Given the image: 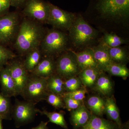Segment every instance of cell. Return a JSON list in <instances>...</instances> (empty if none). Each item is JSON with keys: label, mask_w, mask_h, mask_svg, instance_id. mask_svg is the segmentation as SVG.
<instances>
[{"label": "cell", "mask_w": 129, "mask_h": 129, "mask_svg": "<svg viewBox=\"0 0 129 129\" xmlns=\"http://www.w3.org/2000/svg\"><path fill=\"white\" fill-rule=\"evenodd\" d=\"M44 28L37 21L24 19L20 23L16 36L14 46L19 52L26 54L39 47L46 34Z\"/></svg>", "instance_id": "6da1fadb"}, {"label": "cell", "mask_w": 129, "mask_h": 129, "mask_svg": "<svg viewBox=\"0 0 129 129\" xmlns=\"http://www.w3.org/2000/svg\"><path fill=\"white\" fill-rule=\"evenodd\" d=\"M68 40V37L64 32L57 29H51L46 33L40 48L45 56H58L66 50Z\"/></svg>", "instance_id": "7a4b0ae2"}, {"label": "cell", "mask_w": 129, "mask_h": 129, "mask_svg": "<svg viewBox=\"0 0 129 129\" xmlns=\"http://www.w3.org/2000/svg\"><path fill=\"white\" fill-rule=\"evenodd\" d=\"M69 30V37L77 47L87 45L94 40L97 35L96 30L81 16L76 18Z\"/></svg>", "instance_id": "3957f363"}, {"label": "cell", "mask_w": 129, "mask_h": 129, "mask_svg": "<svg viewBox=\"0 0 129 129\" xmlns=\"http://www.w3.org/2000/svg\"><path fill=\"white\" fill-rule=\"evenodd\" d=\"M46 79L30 75L21 95L35 104L46 99L49 93Z\"/></svg>", "instance_id": "277c9868"}, {"label": "cell", "mask_w": 129, "mask_h": 129, "mask_svg": "<svg viewBox=\"0 0 129 129\" xmlns=\"http://www.w3.org/2000/svg\"><path fill=\"white\" fill-rule=\"evenodd\" d=\"M97 9L106 17L125 19L129 17V0H99Z\"/></svg>", "instance_id": "5b68a950"}, {"label": "cell", "mask_w": 129, "mask_h": 129, "mask_svg": "<svg viewBox=\"0 0 129 129\" xmlns=\"http://www.w3.org/2000/svg\"><path fill=\"white\" fill-rule=\"evenodd\" d=\"M39 109L36 108L35 104L31 102L16 100L12 108L11 117L17 128L32 122Z\"/></svg>", "instance_id": "8992f818"}, {"label": "cell", "mask_w": 129, "mask_h": 129, "mask_svg": "<svg viewBox=\"0 0 129 129\" xmlns=\"http://www.w3.org/2000/svg\"><path fill=\"white\" fill-rule=\"evenodd\" d=\"M20 23L18 13H8L0 16V43L7 44L16 37Z\"/></svg>", "instance_id": "52a82bcc"}, {"label": "cell", "mask_w": 129, "mask_h": 129, "mask_svg": "<svg viewBox=\"0 0 129 129\" xmlns=\"http://www.w3.org/2000/svg\"><path fill=\"white\" fill-rule=\"evenodd\" d=\"M56 74L64 80L78 76L81 70L73 52H64L56 60Z\"/></svg>", "instance_id": "ba28073f"}, {"label": "cell", "mask_w": 129, "mask_h": 129, "mask_svg": "<svg viewBox=\"0 0 129 129\" xmlns=\"http://www.w3.org/2000/svg\"><path fill=\"white\" fill-rule=\"evenodd\" d=\"M76 18L73 13L64 11L50 3L49 15L47 23L55 28L69 30Z\"/></svg>", "instance_id": "9c48e42d"}, {"label": "cell", "mask_w": 129, "mask_h": 129, "mask_svg": "<svg viewBox=\"0 0 129 129\" xmlns=\"http://www.w3.org/2000/svg\"><path fill=\"white\" fill-rule=\"evenodd\" d=\"M23 12L30 19L41 23H47L50 3L42 0H27Z\"/></svg>", "instance_id": "30bf717a"}, {"label": "cell", "mask_w": 129, "mask_h": 129, "mask_svg": "<svg viewBox=\"0 0 129 129\" xmlns=\"http://www.w3.org/2000/svg\"><path fill=\"white\" fill-rule=\"evenodd\" d=\"M7 65L16 84L17 95H21L29 78V73L23 62L17 60L12 61Z\"/></svg>", "instance_id": "8fae6325"}, {"label": "cell", "mask_w": 129, "mask_h": 129, "mask_svg": "<svg viewBox=\"0 0 129 129\" xmlns=\"http://www.w3.org/2000/svg\"><path fill=\"white\" fill-rule=\"evenodd\" d=\"M56 73V60L54 57L44 56L31 74L46 79Z\"/></svg>", "instance_id": "7c38bea8"}, {"label": "cell", "mask_w": 129, "mask_h": 129, "mask_svg": "<svg viewBox=\"0 0 129 129\" xmlns=\"http://www.w3.org/2000/svg\"><path fill=\"white\" fill-rule=\"evenodd\" d=\"M0 84L1 93L5 96L11 98L17 96L16 84L7 66L0 69Z\"/></svg>", "instance_id": "4fadbf2b"}, {"label": "cell", "mask_w": 129, "mask_h": 129, "mask_svg": "<svg viewBox=\"0 0 129 129\" xmlns=\"http://www.w3.org/2000/svg\"><path fill=\"white\" fill-rule=\"evenodd\" d=\"M92 114L84 103L75 110L71 111L70 120L73 129H80L85 125Z\"/></svg>", "instance_id": "5bb4252c"}, {"label": "cell", "mask_w": 129, "mask_h": 129, "mask_svg": "<svg viewBox=\"0 0 129 129\" xmlns=\"http://www.w3.org/2000/svg\"><path fill=\"white\" fill-rule=\"evenodd\" d=\"M92 88L99 94L107 97L113 95L114 85L110 76L102 71Z\"/></svg>", "instance_id": "9a60e30c"}, {"label": "cell", "mask_w": 129, "mask_h": 129, "mask_svg": "<svg viewBox=\"0 0 129 129\" xmlns=\"http://www.w3.org/2000/svg\"><path fill=\"white\" fill-rule=\"evenodd\" d=\"M92 50L94 58L99 70L104 71L106 67L113 63L109 54L108 47L105 44L95 47Z\"/></svg>", "instance_id": "2e32d148"}, {"label": "cell", "mask_w": 129, "mask_h": 129, "mask_svg": "<svg viewBox=\"0 0 129 129\" xmlns=\"http://www.w3.org/2000/svg\"><path fill=\"white\" fill-rule=\"evenodd\" d=\"M104 114L107 115L108 119L115 123L120 128L123 123L120 117V112L118 108L114 96L106 97Z\"/></svg>", "instance_id": "e0dca14e"}, {"label": "cell", "mask_w": 129, "mask_h": 129, "mask_svg": "<svg viewBox=\"0 0 129 129\" xmlns=\"http://www.w3.org/2000/svg\"><path fill=\"white\" fill-rule=\"evenodd\" d=\"M74 53L81 71L89 68L98 69L94 58L92 48H88L77 53L74 52Z\"/></svg>", "instance_id": "ac0fdd59"}, {"label": "cell", "mask_w": 129, "mask_h": 129, "mask_svg": "<svg viewBox=\"0 0 129 129\" xmlns=\"http://www.w3.org/2000/svg\"><path fill=\"white\" fill-rule=\"evenodd\" d=\"M113 121L92 114L88 123L80 129H119Z\"/></svg>", "instance_id": "d6986e66"}, {"label": "cell", "mask_w": 129, "mask_h": 129, "mask_svg": "<svg viewBox=\"0 0 129 129\" xmlns=\"http://www.w3.org/2000/svg\"><path fill=\"white\" fill-rule=\"evenodd\" d=\"M106 100L98 95H92L86 101V107L92 114L102 117L104 114Z\"/></svg>", "instance_id": "ffe728a7"}, {"label": "cell", "mask_w": 129, "mask_h": 129, "mask_svg": "<svg viewBox=\"0 0 129 129\" xmlns=\"http://www.w3.org/2000/svg\"><path fill=\"white\" fill-rule=\"evenodd\" d=\"M48 92L63 96L65 92L64 80L57 74L46 79Z\"/></svg>", "instance_id": "44dd1931"}, {"label": "cell", "mask_w": 129, "mask_h": 129, "mask_svg": "<svg viewBox=\"0 0 129 129\" xmlns=\"http://www.w3.org/2000/svg\"><path fill=\"white\" fill-rule=\"evenodd\" d=\"M101 70L95 68H89L83 69L78 75L85 88H92L98 78Z\"/></svg>", "instance_id": "7402d4cb"}, {"label": "cell", "mask_w": 129, "mask_h": 129, "mask_svg": "<svg viewBox=\"0 0 129 129\" xmlns=\"http://www.w3.org/2000/svg\"><path fill=\"white\" fill-rule=\"evenodd\" d=\"M25 59L23 63L29 73L31 74L42 58L40 47L35 48L25 54Z\"/></svg>", "instance_id": "603a6c76"}, {"label": "cell", "mask_w": 129, "mask_h": 129, "mask_svg": "<svg viewBox=\"0 0 129 129\" xmlns=\"http://www.w3.org/2000/svg\"><path fill=\"white\" fill-rule=\"evenodd\" d=\"M107 47L109 54L113 63L126 65L129 60V54L126 49L120 46Z\"/></svg>", "instance_id": "cb8c5ba5"}, {"label": "cell", "mask_w": 129, "mask_h": 129, "mask_svg": "<svg viewBox=\"0 0 129 129\" xmlns=\"http://www.w3.org/2000/svg\"><path fill=\"white\" fill-rule=\"evenodd\" d=\"M103 72L112 76H119L125 79L129 76L128 69L126 65L112 63L106 67Z\"/></svg>", "instance_id": "d4e9b609"}, {"label": "cell", "mask_w": 129, "mask_h": 129, "mask_svg": "<svg viewBox=\"0 0 129 129\" xmlns=\"http://www.w3.org/2000/svg\"><path fill=\"white\" fill-rule=\"evenodd\" d=\"M39 113L42 115H46L49 119V121L61 126L64 129H69L68 125L64 118V114L62 112H49L46 110L41 111Z\"/></svg>", "instance_id": "484cf974"}, {"label": "cell", "mask_w": 129, "mask_h": 129, "mask_svg": "<svg viewBox=\"0 0 129 129\" xmlns=\"http://www.w3.org/2000/svg\"><path fill=\"white\" fill-rule=\"evenodd\" d=\"M12 108L10 98L0 92V117L2 119H11Z\"/></svg>", "instance_id": "4316f807"}, {"label": "cell", "mask_w": 129, "mask_h": 129, "mask_svg": "<svg viewBox=\"0 0 129 129\" xmlns=\"http://www.w3.org/2000/svg\"><path fill=\"white\" fill-rule=\"evenodd\" d=\"M104 44L110 47L119 46L127 42L126 40L113 34L105 33L103 37Z\"/></svg>", "instance_id": "83f0119b"}, {"label": "cell", "mask_w": 129, "mask_h": 129, "mask_svg": "<svg viewBox=\"0 0 129 129\" xmlns=\"http://www.w3.org/2000/svg\"><path fill=\"white\" fill-rule=\"evenodd\" d=\"M83 86L82 81L78 76L64 80V88L66 92L74 91Z\"/></svg>", "instance_id": "f1b7e54d"}, {"label": "cell", "mask_w": 129, "mask_h": 129, "mask_svg": "<svg viewBox=\"0 0 129 129\" xmlns=\"http://www.w3.org/2000/svg\"><path fill=\"white\" fill-rule=\"evenodd\" d=\"M16 57L14 52L0 44V69L7 65L10 60H14Z\"/></svg>", "instance_id": "f546056e"}, {"label": "cell", "mask_w": 129, "mask_h": 129, "mask_svg": "<svg viewBox=\"0 0 129 129\" xmlns=\"http://www.w3.org/2000/svg\"><path fill=\"white\" fill-rule=\"evenodd\" d=\"M46 101L56 109L65 108L63 97L59 95L49 92Z\"/></svg>", "instance_id": "4dcf8cb0"}, {"label": "cell", "mask_w": 129, "mask_h": 129, "mask_svg": "<svg viewBox=\"0 0 129 129\" xmlns=\"http://www.w3.org/2000/svg\"><path fill=\"white\" fill-rule=\"evenodd\" d=\"M87 92L86 88L83 86L80 89L74 91L65 92L63 96L69 97L76 101H83Z\"/></svg>", "instance_id": "1f68e13d"}, {"label": "cell", "mask_w": 129, "mask_h": 129, "mask_svg": "<svg viewBox=\"0 0 129 129\" xmlns=\"http://www.w3.org/2000/svg\"><path fill=\"white\" fill-rule=\"evenodd\" d=\"M63 99L65 108L70 112L75 110L84 103L83 101H76L69 97L63 96Z\"/></svg>", "instance_id": "d6a6232c"}, {"label": "cell", "mask_w": 129, "mask_h": 129, "mask_svg": "<svg viewBox=\"0 0 129 129\" xmlns=\"http://www.w3.org/2000/svg\"><path fill=\"white\" fill-rule=\"evenodd\" d=\"M11 6L10 0H0V16L8 13Z\"/></svg>", "instance_id": "836d02e7"}, {"label": "cell", "mask_w": 129, "mask_h": 129, "mask_svg": "<svg viewBox=\"0 0 129 129\" xmlns=\"http://www.w3.org/2000/svg\"><path fill=\"white\" fill-rule=\"evenodd\" d=\"M12 6L19 8L24 6L27 0H10Z\"/></svg>", "instance_id": "e575fe53"}, {"label": "cell", "mask_w": 129, "mask_h": 129, "mask_svg": "<svg viewBox=\"0 0 129 129\" xmlns=\"http://www.w3.org/2000/svg\"><path fill=\"white\" fill-rule=\"evenodd\" d=\"M47 122H41L37 127L32 128V129H48L47 127Z\"/></svg>", "instance_id": "d590c367"}, {"label": "cell", "mask_w": 129, "mask_h": 129, "mask_svg": "<svg viewBox=\"0 0 129 129\" xmlns=\"http://www.w3.org/2000/svg\"><path fill=\"white\" fill-rule=\"evenodd\" d=\"M119 129H129V122L127 121L124 123H123L121 127Z\"/></svg>", "instance_id": "8d00e7d4"}, {"label": "cell", "mask_w": 129, "mask_h": 129, "mask_svg": "<svg viewBox=\"0 0 129 129\" xmlns=\"http://www.w3.org/2000/svg\"><path fill=\"white\" fill-rule=\"evenodd\" d=\"M3 119L0 117V129H3L2 126V120Z\"/></svg>", "instance_id": "74e56055"}]
</instances>
